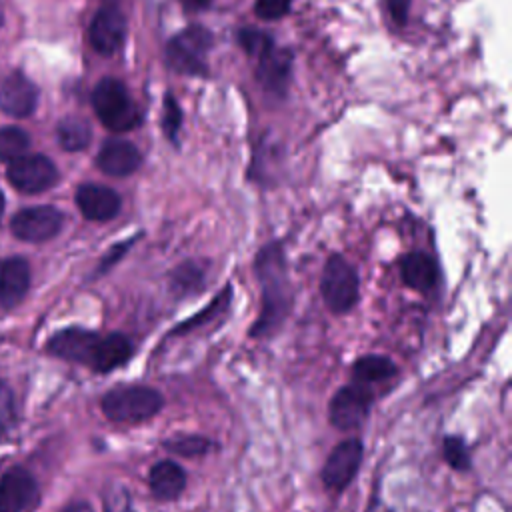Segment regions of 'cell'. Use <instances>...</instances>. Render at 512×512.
Wrapping results in <instances>:
<instances>
[{"mask_svg": "<svg viewBox=\"0 0 512 512\" xmlns=\"http://www.w3.org/2000/svg\"><path fill=\"white\" fill-rule=\"evenodd\" d=\"M228 300H230V290H226V292H222V294H218L212 302H210V306H206L204 310H200L196 316H192V318H188V320H184L178 328H174L172 332H170V336H174V334H184V332H190V330H194V328H198V326H202V324H206V322H210V318L212 316H216L222 308H226V304H228Z\"/></svg>", "mask_w": 512, "mask_h": 512, "instance_id": "25", "label": "cell"}, {"mask_svg": "<svg viewBox=\"0 0 512 512\" xmlns=\"http://www.w3.org/2000/svg\"><path fill=\"white\" fill-rule=\"evenodd\" d=\"M30 286V266L22 256L0 260V306L14 308Z\"/></svg>", "mask_w": 512, "mask_h": 512, "instance_id": "17", "label": "cell"}, {"mask_svg": "<svg viewBox=\"0 0 512 512\" xmlns=\"http://www.w3.org/2000/svg\"><path fill=\"white\" fill-rule=\"evenodd\" d=\"M90 44L96 52L110 56L126 38V16L116 6H102L90 24Z\"/></svg>", "mask_w": 512, "mask_h": 512, "instance_id": "12", "label": "cell"}, {"mask_svg": "<svg viewBox=\"0 0 512 512\" xmlns=\"http://www.w3.org/2000/svg\"><path fill=\"white\" fill-rule=\"evenodd\" d=\"M64 224V214L54 206H30L12 216L10 228L24 242H44L54 238Z\"/></svg>", "mask_w": 512, "mask_h": 512, "instance_id": "10", "label": "cell"}, {"mask_svg": "<svg viewBox=\"0 0 512 512\" xmlns=\"http://www.w3.org/2000/svg\"><path fill=\"white\" fill-rule=\"evenodd\" d=\"M388 6H390V12L394 16V20L402 26L406 24V18H408V8H410V0H388Z\"/></svg>", "mask_w": 512, "mask_h": 512, "instance_id": "32", "label": "cell"}, {"mask_svg": "<svg viewBox=\"0 0 512 512\" xmlns=\"http://www.w3.org/2000/svg\"><path fill=\"white\" fill-rule=\"evenodd\" d=\"M180 122H182V112L178 102L168 94L164 98V112H162V130L164 134L174 142L180 130Z\"/></svg>", "mask_w": 512, "mask_h": 512, "instance_id": "29", "label": "cell"}, {"mask_svg": "<svg viewBox=\"0 0 512 512\" xmlns=\"http://www.w3.org/2000/svg\"><path fill=\"white\" fill-rule=\"evenodd\" d=\"M6 176L16 190L36 194L56 184L58 170L54 162L42 154H24L8 164Z\"/></svg>", "mask_w": 512, "mask_h": 512, "instance_id": "9", "label": "cell"}, {"mask_svg": "<svg viewBox=\"0 0 512 512\" xmlns=\"http://www.w3.org/2000/svg\"><path fill=\"white\" fill-rule=\"evenodd\" d=\"M180 2H182V6L188 8V10H202V8H206V6L212 4V0H180Z\"/></svg>", "mask_w": 512, "mask_h": 512, "instance_id": "33", "label": "cell"}, {"mask_svg": "<svg viewBox=\"0 0 512 512\" xmlns=\"http://www.w3.org/2000/svg\"><path fill=\"white\" fill-rule=\"evenodd\" d=\"M238 44L254 58L262 56L268 48L274 46V40L262 32V30H256V28H242L238 32Z\"/></svg>", "mask_w": 512, "mask_h": 512, "instance_id": "26", "label": "cell"}, {"mask_svg": "<svg viewBox=\"0 0 512 512\" xmlns=\"http://www.w3.org/2000/svg\"><path fill=\"white\" fill-rule=\"evenodd\" d=\"M92 108L98 120L112 132H128L142 122L126 86L116 78H102L92 90Z\"/></svg>", "mask_w": 512, "mask_h": 512, "instance_id": "4", "label": "cell"}, {"mask_svg": "<svg viewBox=\"0 0 512 512\" xmlns=\"http://www.w3.org/2000/svg\"><path fill=\"white\" fill-rule=\"evenodd\" d=\"M254 270L262 286V308L250 328V338H266L282 326L292 306L288 272L280 246H266L256 256Z\"/></svg>", "mask_w": 512, "mask_h": 512, "instance_id": "2", "label": "cell"}, {"mask_svg": "<svg viewBox=\"0 0 512 512\" xmlns=\"http://www.w3.org/2000/svg\"><path fill=\"white\" fill-rule=\"evenodd\" d=\"M2 212H4V194L0 192V216H2Z\"/></svg>", "mask_w": 512, "mask_h": 512, "instance_id": "35", "label": "cell"}, {"mask_svg": "<svg viewBox=\"0 0 512 512\" xmlns=\"http://www.w3.org/2000/svg\"><path fill=\"white\" fill-rule=\"evenodd\" d=\"M148 486L160 502L178 500L186 488V470L176 460H158L148 470Z\"/></svg>", "mask_w": 512, "mask_h": 512, "instance_id": "16", "label": "cell"}, {"mask_svg": "<svg viewBox=\"0 0 512 512\" xmlns=\"http://www.w3.org/2000/svg\"><path fill=\"white\" fill-rule=\"evenodd\" d=\"M164 408L160 390L148 384H120L100 398L102 414L112 422L138 424L154 418Z\"/></svg>", "mask_w": 512, "mask_h": 512, "instance_id": "3", "label": "cell"}, {"mask_svg": "<svg viewBox=\"0 0 512 512\" xmlns=\"http://www.w3.org/2000/svg\"><path fill=\"white\" fill-rule=\"evenodd\" d=\"M358 272L356 268L340 254H334L326 260L322 278H320V294L332 314H346L358 302Z\"/></svg>", "mask_w": 512, "mask_h": 512, "instance_id": "5", "label": "cell"}, {"mask_svg": "<svg viewBox=\"0 0 512 512\" xmlns=\"http://www.w3.org/2000/svg\"><path fill=\"white\" fill-rule=\"evenodd\" d=\"M160 446L170 452V454H176V456H182V458H200L204 456L210 446H212V440L204 434H194V432H176L168 438H164L160 442Z\"/></svg>", "mask_w": 512, "mask_h": 512, "instance_id": "22", "label": "cell"}, {"mask_svg": "<svg viewBox=\"0 0 512 512\" xmlns=\"http://www.w3.org/2000/svg\"><path fill=\"white\" fill-rule=\"evenodd\" d=\"M400 274L406 286L418 292H430L438 282L436 262L424 252H410L402 258Z\"/></svg>", "mask_w": 512, "mask_h": 512, "instance_id": "19", "label": "cell"}, {"mask_svg": "<svg viewBox=\"0 0 512 512\" xmlns=\"http://www.w3.org/2000/svg\"><path fill=\"white\" fill-rule=\"evenodd\" d=\"M16 412H14V398L10 388L0 380V424L8 426L12 424Z\"/></svg>", "mask_w": 512, "mask_h": 512, "instance_id": "31", "label": "cell"}, {"mask_svg": "<svg viewBox=\"0 0 512 512\" xmlns=\"http://www.w3.org/2000/svg\"><path fill=\"white\" fill-rule=\"evenodd\" d=\"M212 44V36L202 26H188L166 46V60L168 64L180 72L190 76H206L208 74V62L206 52Z\"/></svg>", "mask_w": 512, "mask_h": 512, "instance_id": "6", "label": "cell"}, {"mask_svg": "<svg viewBox=\"0 0 512 512\" xmlns=\"http://www.w3.org/2000/svg\"><path fill=\"white\" fill-rule=\"evenodd\" d=\"M442 456L444 462L458 472H468L472 468V456L466 440L458 434H446L442 438Z\"/></svg>", "mask_w": 512, "mask_h": 512, "instance_id": "24", "label": "cell"}, {"mask_svg": "<svg viewBox=\"0 0 512 512\" xmlns=\"http://www.w3.org/2000/svg\"><path fill=\"white\" fill-rule=\"evenodd\" d=\"M36 104L38 88L22 72H12L0 82V110L8 116H30Z\"/></svg>", "mask_w": 512, "mask_h": 512, "instance_id": "13", "label": "cell"}, {"mask_svg": "<svg viewBox=\"0 0 512 512\" xmlns=\"http://www.w3.org/2000/svg\"><path fill=\"white\" fill-rule=\"evenodd\" d=\"M352 382L374 386L378 382H386L398 374V364L384 354H366L352 362L350 366Z\"/></svg>", "mask_w": 512, "mask_h": 512, "instance_id": "20", "label": "cell"}, {"mask_svg": "<svg viewBox=\"0 0 512 512\" xmlns=\"http://www.w3.org/2000/svg\"><path fill=\"white\" fill-rule=\"evenodd\" d=\"M372 404H374V394L370 386L356 384V382L344 384L332 394L328 402V422L332 424V428L340 432L356 430L370 416Z\"/></svg>", "mask_w": 512, "mask_h": 512, "instance_id": "7", "label": "cell"}, {"mask_svg": "<svg viewBox=\"0 0 512 512\" xmlns=\"http://www.w3.org/2000/svg\"><path fill=\"white\" fill-rule=\"evenodd\" d=\"M56 138L66 152H80L90 144L92 128L82 116H66L56 126Z\"/></svg>", "mask_w": 512, "mask_h": 512, "instance_id": "21", "label": "cell"}, {"mask_svg": "<svg viewBox=\"0 0 512 512\" xmlns=\"http://www.w3.org/2000/svg\"><path fill=\"white\" fill-rule=\"evenodd\" d=\"M36 502L38 484L26 468L14 466L0 478V512H26Z\"/></svg>", "mask_w": 512, "mask_h": 512, "instance_id": "11", "label": "cell"}, {"mask_svg": "<svg viewBox=\"0 0 512 512\" xmlns=\"http://www.w3.org/2000/svg\"><path fill=\"white\" fill-rule=\"evenodd\" d=\"M2 22H4V16H2V8H0V26H2Z\"/></svg>", "mask_w": 512, "mask_h": 512, "instance_id": "36", "label": "cell"}, {"mask_svg": "<svg viewBox=\"0 0 512 512\" xmlns=\"http://www.w3.org/2000/svg\"><path fill=\"white\" fill-rule=\"evenodd\" d=\"M290 64H292L290 52L272 46L262 56H258L256 78L272 94H284L290 78Z\"/></svg>", "mask_w": 512, "mask_h": 512, "instance_id": "18", "label": "cell"}, {"mask_svg": "<svg viewBox=\"0 0 512 512\" xmlns=\"http://www.w3.org/2000/svg\"><path fill=\"white\" fill-rule=\"evenodd\" d=\"M292 0H256L254 12L262 20H278L288 14Z\"/></svg>", "mask_w": 512, "mask_h": 512, "instance_id": "30", "label": "cell"}, {"mask_svg": "<svg viewBox=\"0 0 512 512\" xmlns=\"http://www.w3.org/2000/svg\"><path fill=\"white\" fill-rule=\"evenodd\" d=\"M362 458H364V444L360 438L352 436V438L338 442L330 450V454L320 470L322 484L336 494L344 492L354 482V478L362 466Z\"/></svg>", "mask_w": 512, "mask_h": 512, "instance_id": "8", "label": "cell"}, {"mask_svg": "<svg viewBox=\"0 0 512 512\" xmlns=\"http://www.w3.org/2000/svg\"><path fill=\"white\" fill-rule=\"evenodd\" d=\"M104 512H136L132 506L130 492L122 484H110L102 498Z\"/></svg>", "mask_w": 512, "mask_h": 512, "instance_id": "27", "label": "cell"}, {"mask_svg": "<svg viewBox=\"0 0 512 512\" xmlns=\"http://www.w3.org/2000/svg\"><path fill=\"white\" fill-rule=\"evenodd\" d=\"M46 350L56 358L88 366L100 374H108L124 366L134 354V346L126 334L110 332L102 336L78 326L58 330L48 340Z\"/></svg>", "mask_w": 512, "mask_h": 512, "instance_id": "1", "label": "cell"}, {"mask_svg": "<svg viewBox=\"0 0 512 512\" xmlns=\"http://www.w3.org/2000/svg\"><path fill=\"white\" fill-rule=\"evenodd\" d=\"M200 284H202V272H200L194 264H190V262H186L184 266H180V268L174 272V276H172V286H174V290H178V292L196 290Z\"/></svg>", "mask_w": 512, "mask_h": 512, "instance_id": "28", "label": "cell"}, {"mask_svg": "<svg viewBox=\"0 0 512 512\" xmlns=\"http://www.w3.org/2000/svg\"><path fill=\"white\" fill-rule=\"evenodd\" d=\"M76 204L88 220L104 222L112 220L118 214L122 202L116 190L102 184L86 182L76 190Z\"/></svg>", "mask_w": 512, "mask_h": 512, "instance_id": "15", "label": "cell"}, {"mask_svg": "<svg viewBox=\"0 0 512 512\" xmlns=\"http://www.w3.org/2000/svg\"><path fill=\"white\" fill-rule=\"evenodd\" d=\"M62 512H94L88 502H72Z\"/></svg>", "mask_w": 512, "mask_h": 512, "instance_id": "34", "label": "cell"}, {"mask_svg": "<svg viewBox=\"0 0 512 512\" xmlns=\"http://www.w3.org/2000/svg\"><path fill=\"white\" fill-rule=\"evenodd\" d=\"M142 162V156L138 152V148L124 140V138H110L102 144L98 156H96V164L98 168L108 174V176H116V178H124L130 176L138 170Z\"/></svg>", "mask_w": 512, "mask_h": 512, "instance_id": "14", "label": "cell"}, {"mask_svg": "<svg viewBox=\"0 0 512 512\" xmlns=\"http://www.w3.org/2000/svg\"><path fill=\"white\" fill-rule=\"evenodd\" d=\"M30 148V136L18 126L0 128V162H14Z\"/></svg>", "mask_w": 512, "mask_h": 512, "instance_id": "23", "label": "cell"}]
</instances>
